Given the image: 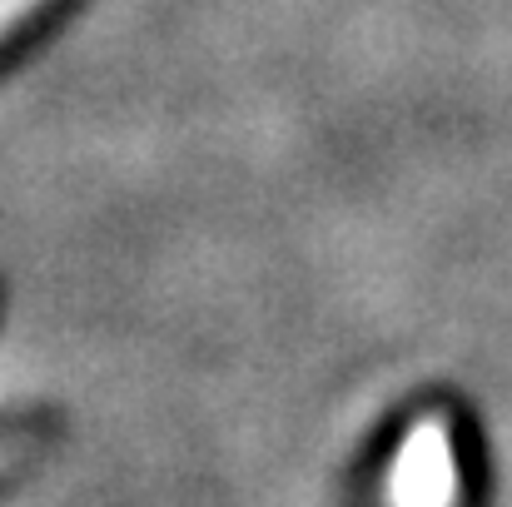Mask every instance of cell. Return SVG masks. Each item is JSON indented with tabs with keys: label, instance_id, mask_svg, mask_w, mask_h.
Instances as JSON below:
<instances>
[{
	"label": "cell",
	"instance_id": "6da1fadb",
	"mask_svg": "<svg viewBox=\"0 0 512 507\" xmlns=\"http://www.w3.org/2000/svg\"><path fill=\"white\" fill-rule=\"evenodd\" d=\"M388 507H458V448L443 418H418L393 453Z\"/></svg>",
	"mask_w": 512,
	"mask_h": 507
}]
</instances>
